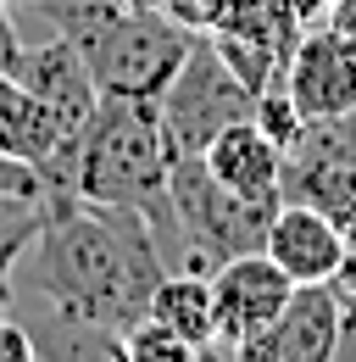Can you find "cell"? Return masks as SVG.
Masks as SVG:
<instances>
[{
    "instance_id": "cell-1",
    "label": "cell",
    "mask_w": 356,
    "mask_h": 362,
    "mask_svg": "<svg viewBox=\"0 0 356 362\" xmlns=\"http://www.w3.org/2000/svg\"><path fill=\"white\" fill-rule=\"evenodd\" d=\"M162 273L167 257L145 212L67 195L17 251L6 307L23 323H89L123 334L145 317Z\"/></svg>"
},
{
    "instance_id": "cell-2",
    "label": "cell",
    "mask_w": 356,
    "mask_h": 362,
    "mask_svg": "<svg viewBox=\"0 0 356 362\" xmlns=\"http://www.w3.org/2000/svg\"><path fill=\"white\" fill-rule=\"evenodd\" d=\"M173 139L162 129V106L139 95H100L95 117L78 145V173L73 189L84 201L134 206L156 228L162 257L173 240V206H167V173H173Z\"/></svg>"
},
{
    "instance_id": "cell-3",
    "label": "cell",
    "mask_w": 356,
    "mask_h": 362,
    "mask_svg": "<svg viewBox=\"0 0 356 362\" xmlns=\"http://www.w3.org/2000/svg\"><path fill=\"white\" fill-rule=\"evenodd\" d=\"M167 206H173V240H167V268H201L212 273L222 257L262 251L267 223L278 201H245L212 179L201 156H178L167 173Z\"/></svg>"
},
{
    "instance_id": "cell-4",
    "label": "cell",
    "mask_w": 356,
    "mask_h": 362,
    "mask_svg": "<svg viewBox=\"0 0 356 362\" xmlns=\"http://www.w3.org/2000/svg\"><path fill=\"white\" fill-rule=\"evenodd\" d=\"M251 100L256 95L228 73V62L218 56L212 34H195V45L184 56V67L173 73V84L156 95L162 129L173 139V156H201L228 123L251 117Z\"/></svg>"
},
{
    "instance_id": "cell-5",
    "label": "cell",
    "mask_w": 356,
    "mask_h": 362,
    "mask_svg": "<svg viewBox=\"0 0 356 362\" xmlns=\"http://www.w3.org/2000/svg\"><path fill=\"white\" fill-rule=\"evenodd\" d=\"M295 279L278 268L267 251H239L212 268V301H218V346L212 357H239L273 317L284 313Z\"/></svg>"
},
{
    "instance_id": "cell-6",
    "label": "cell",
    "mask_w": 356,
    "mask_h": 362,
    "mask_svg": "<svg viewBox=\"0 0 356 362\" xmlns=\"http://www.w3.org/2000/svg\"><path fill=\"white\" fill-rule=\"evenodd\" d=\"M278 84L307 112V123L351 117L356 112V34L334 28V23H312L295 40Z\"/></svg>"
},
{
    "instance_id": "cell-7",
    "label": "cell",
    "mask_w": 356,
    "mask_h": 362,
    "mask_svg": "<svg viewBox=\"0 0 356 362\" xmlns=\"http://www.w3.org/2000/svg\"><path fill=\"white\" fill-rule=\"evenodd\" d=\"M345 340V307L334 284H295L284 313L239 351V362H328Z\"/></svg>"
},
{
    "instance_id": "cell-8",
    "label": "cell",
    "mask_w": 356,
    "mask_h": 362,
    "mask_svg": "<svg viewBox=\"0 0 356 362\" xmlns=\"http://www.w3.org/2000/svg\"><path fill=\"white\" fill-rule=\"evenodd\" d=\"M0 151L34 162L44 179H50V195H56V201L78 195V189H73L78 145L61 134V123L50 117V106H44L17 73H0Z\"/></svg>"
},
{
    "instance_id": "cell-9",
    "label": "cell",
    "mask_w": 356,
    "mask_h": 362,
    "mask_svg": "<svg viewBox=\"0 0 356 362\" xmlns=\"http://www.w3.org/2000/svg\"><path fill=\"white\" fill-rule=\"evenodd\" d=\"M11 73L50 106V117L61 123V134L73 139V145H84V129H89V117H95V106H100V84L89 78L84 50L73 45L67 34H50L44 45H23Z\"/></svg>"
},
{
    "instance_id": "cell-10",
    "label": "cell",
    "mask_w": 356,
    "mask_h": 362,
    "mask_svg": "<svg viewBox=\"0 0 356 362\" xmlns=\"http://www.w3.org/2000/svg\"><path fill=\"white\" fill-rule=\"evenodd\" d=\"M262 251L295 284H328L340 273V262H345V251H351V234L334 223L328 212L307 206V201H278Z\"/></svg>"
},
{
    "instance_id": "cell-11",
    "label": "cell",
    "mask_w": 356,
    "mask_h": 362,
    "mask_svg": "<svg viewBox=\"0 0 356 362\" xmlns=\"http://www.w3.org/2000/svg\"><path fill=\"white\" fill-rule=\"evenodd\" d=\"M201 162L212 168V179H218L222 189H234V195H245V201H284V151H278L251 117L228 123V129L201 151Z\"/></svg>"
},
{
    "instance_id": "cell-12",
    "label": "cell",
    "mask_w": 356,
    "mask_h": 362,
    "mask_svg": "<svg viewBox=\"0 0 356 362\" xmlns=\"http://www.w3.org/2000/svg\"><path fill=\"white\" fill-rule=\"evenodd\" d=\"M145 317L167 323L173 334H184L201 357H212L218 346V301H212V273L201 268H167L150 290V307Z\"/></svg>"
},
{
    "instance_id": "cell-13",
    "label": "cell",
    "mask_w": 356,
    "mask_h": 362,
    "mask_svg": "<svg viewBox=\"0 0 356 362\" xmlns=\"http://www.w3.org/2000/svg\"><path fill=\"white\" fill-rule=\"evenodd\" d=\"M251 123L262 129L278 151H290L295 139L307 134V112L290 100V90L284 84H267V90H256V100H251Z\"/></svg>"
},
{
    "instance_id": "cell-14",
    "label": "cell",
    "mask_w": 356,
    "mask_h": 362,
    "mask_svg": "<svg viewBox=\"0 0 356 362\" xmlns=\"http://www.w3.org/2000/svg\"><path fill=\"white\" fill-rule=\"evenodd\" d=\"M123 357L129 362H195L201 351L173 334L167 323H156V317H139L134 329H123Z\"/></svg>"
},
{
    "instance_id": "cell-15",
    "label": "cell",
    "mask_w": 356,
    "mask_h": 362,
    "mask_svg": "<svg viewBox=\"0 0 356 362\" xmlns=\"http://www.w3.org/2000/svg\"><path fill=\"white\" fill-rule=\"evenodd\" d=\"M56 201H17V195H0V290H6V273L17 262V251L28 245V234L44 223Z\"/></svg>"
},
{
    "instance_id": "cell-16",
    "label": "cell",
    "mask_w": 356,
    "mask_h": 362,
    "mask_svg": "<svg viewBox=\"0 0 356 362\" xmlns=\"http://www.w3.org/2000/svg\"><path fill=\"white\" fill-rule=\"evenodd\" d=\"M0 195H17V201H56L50 195V179H44L34 162L23 156H6L0 151Z\"/></svg>"
},
{
    "instance_id": "cell-17",
    "label": "cell",
    "mask_w": 356,
    "mask_h": 362,
    "mask_svg": "<svg viewBox=\"0 0 356 362\" xmlns=\"http://www.w3.org/2000/svg\"><path fill=\"white\" fill-rule=\"evenodd\" d=\"M34 357H40V346H34L28 323L11 307H0V362H34Z\"/></svg>"
},
{
    "instance_id": "cell-18",
    "label": "cell",
    "mask_w": 356,
    "mask_h": 362,
    "mask_svg": "<svg viewBox=\"0 0 356 362\" xmlns=\"http://www.w3.org/2000/svg\"><path fill=\"white\" fill-rule=\"evenodd\" d=\"M17 56H23V34H17L11 6L0 0V73H11V67H17Z\"/></svg>"
},
{
    "instance_id": "cell-19",
    "label": "cell",
    "mask_w": 356,
    "mask_h": 362,
    "mask_svg": "<svg viewBox=\"0 0 356 362\" xmlns=\"http://www.w3.org/2000/svg\"><path fill=\"white\" fill-rule=\"evenodd\" d=\"M290 11L301 17V28H312V23H328V11H334V0H290Z\"/></svg>"
},
{
    "instance_id": "cell-20",
    "label": "cell",
    "mask_w": 356,
    "mask_h": 362,
    "mask_svg": "<svg viewBox=\"0 0 356 362\" xmlns=\"http://www.w3.org/2000/svg\"><path fill=\"white\" fill-rule=\"evenodd\" d=\"M345 351H356V307L345 313V340H340V357H345Z\"/></svg>"
},
{
    "instance_id": "cell-21",
    "label": "cell",
    "mask_w": 356,
    "mask_h": 362,
    "mask_svg": "<svg viewBox=\"0 0 356 362\" xmlns=\"http://www.w3.org/2000/svg\"><path fill=\"white\" fill-rule=\"evenodd\" d=\"M6 6H28V11H40V6H50V0H6Z\"/></svg>"
},
{
    "instance_id": "cell-22",
    "label": "cell",
    "mask_w": 356,
    "mask_h": 362,
    "mask_svg": "<svg viewBox=\"0 0 356 362\" xmlns=\"http://www.w3.org/2000/svg\"><path fill=\"white\" fill-rule=\"evenodd\" d=\"M351 129H356V112H351Z\"/></svg>"
}]
</instances>
